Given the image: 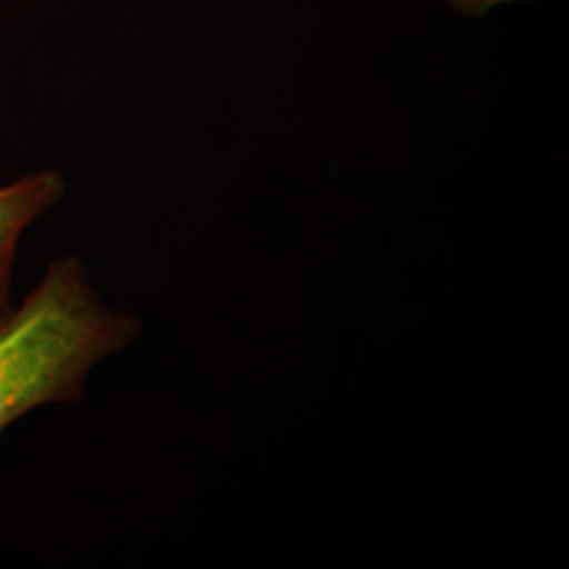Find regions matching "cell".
<instances>
[{
	"label": "cell",
	"mask_w": 569,
	"mask_h": 569,
	"mask_svg": "<svg viewBox=\"0 0 569 569\" xmlns=\"http://www.w3.org/2000/svg\"><path fill=\"white\" fill-rule=\"evenodd\" d=\"M456 9L465 11V13H472L477 18L486 16L491 7L502 4V2H512V0H449Z\"/></svg>",
	"instance_id": "obj_3"
},
{
	"label": "cell",
	"mask_w": 569,
	"mask_h": 569,
	"mask_svg": "<svg viewBox=\"0 0 569 569\" xmlns=\"http://www.w3.org/2000/svg\"><path fill=\"white\" fill-rule=\"evenodd\" d=\"M66 190V178L56 169L30 171L0 186V326L16 310L11 281L21 239L30 226L60 203Z\"/></svg>",
	"instance_id": "obj_2"
},
{
	"label": "cell",
	"mask_w": 569,
	"mask_h": 569,
	"mask_svg": "<svg viewBox=\"0 0 569 569\" xmlns=\"http://www.w3.org/2000/svg\"><path fill=\"white\" fill-rule=\"evenodd\" d=\"M140 333L138 317L103 302L81 258H56L0 326V435L39 407L81 401L91 371Z\"/></svg>",
	"instance_id": "obj_1"
}]
</instances>
